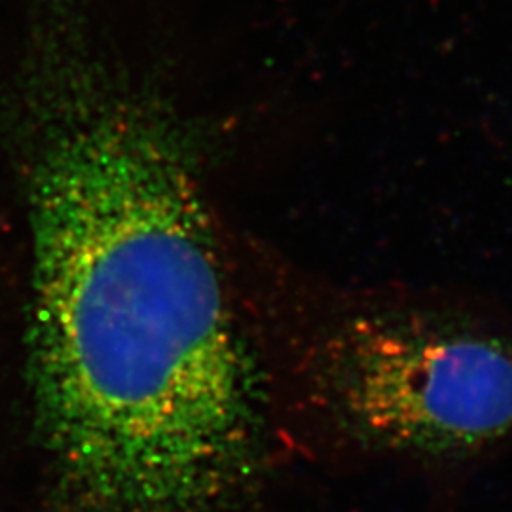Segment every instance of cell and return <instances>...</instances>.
Here are the masks:
<instances>
[{
    "instance_id": "6da1fadb",
    "label": "cell",
    "mask_w": 512,
    "mask_h": 512,
    "mask_svg": "<svg viewBox=\"0 0 512 512\" xmlns=\"http://www.w3.org/2000/svg\"><path fill=\"white\" fill-rule=\"evenodd\" d=\"M31 61L27 351L42 440L84 511H202L247 459L258 387L179 120L63 23Z\"/></svg>"
},
{
    "instance_id": "7a4b0ae2",
    "label": "cell",
    "mask_w": 512,
    "mask_h": 512,
    "mask_svg": "<svg viewBox=\"0 0 512 512\" xmlns=\"http://www.w3.org/2000/svg\"><path fill=\"white\" fill-rule=\"evenodd\" d=\"M327 384L378 454L459 478L512 459V315L488 298L444 291L349 319Z\"/></svg>"
}]
</instances>
